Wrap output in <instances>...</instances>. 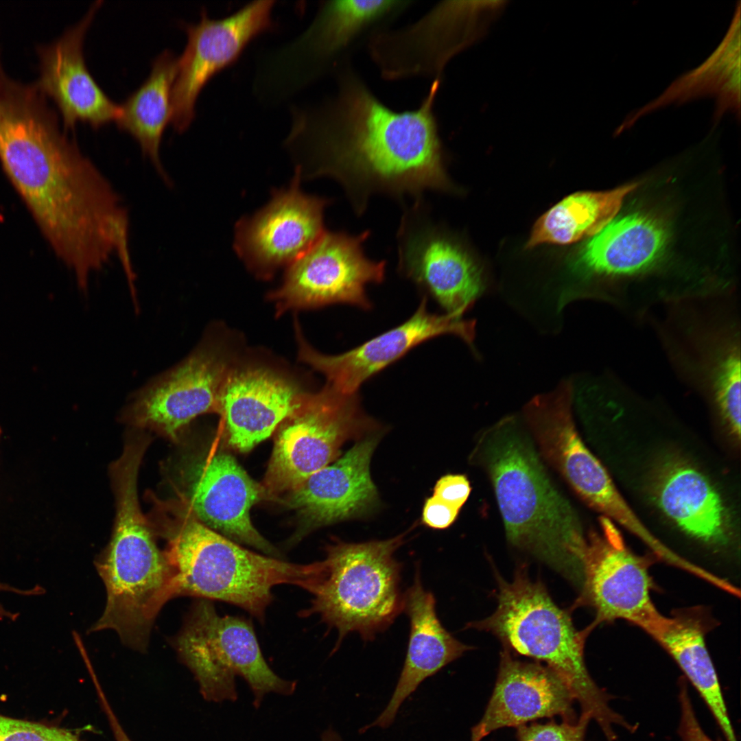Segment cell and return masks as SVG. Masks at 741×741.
Wrapping results in <instances>:
<instances>
[{"instance_id": "obj_1", "label": "cell", "mask_w": 741, "mask_h": 741, "mask_svg": "<svg viewBox=\"0 0 741 741\" xmlns=\"http://www.w3.org/2000/svg\"><path fill=\"white\" fill-rule=\"evenodd\" d=\"M0 162L58 257L79 282L129 242L120 194L34 85L0 76Z\"/></svg>"}, {"instance_id": "obj_2", "label": "cell", "mask_w": 741, "mask_h": 741, "mask_svg": "<svg viewBox=\"0 0 741 741\" xmlns=\"http://www.w3.org/2000/svg\"><path fill=\"white\" fill-rule=\"evenodd\" d=\"M439 85L436 79L418 108L397 112L355 73H344L336 99L307 130L301 178H333L357 216L375 195L415 200L427 190L454 192L434 113Z\"/></svg>"}, {"instance_id": "obj_3", "label": "cell", "mask_w": 741, "mask_h": 741, "mask_svg": "<svg viewBox=\"0 0 741 741\" xmlns=\"http://www.w3.org/2000/svg\"><path fill=\"white\" fill-rule=\"evenodd\" d=\"M492 484L511 545L580 587L588 534L547 472L527 429L513 416L485 430L473 454Z\"/></svg>"}, {"instance_id": "obj_4", "label": "cell", "mask_w": 741, "mask_h": 741, "mask_svg": "<svg viewBox=\"0 0 741 741\" xmlns=\"http://www.w3.org/2000/svg\"><path fill=\"white\" fill-rule=\"evenodd\" d=\"M153 501L151 526L167 541L176 596L233 604L263 624L274 586L293 585L309 591L318 562L296 564L258 554L202 524L180 499Z\"/></svg>"}, {"instance_id": "obj_5", "label": "cell", "mask_w": 741, "mask_h": 741, "mask_svg": "<svg viewBox=\"0 0 741 741\" xmlns=\"http://www.w3.org/2000/svg\"><path fill=\"white\" fill-rule=\"evenodd\" d=\"M139 469L132 461L111 469L115 526L108 547L95 562L107 599L104 613L90 631H115L126 646L144 652L156 615L176 596V589L173 566L157 546L150 522L140 508Z\"/></svg>"}, {"instance_id": "obj_6", "label": "cell", "mask_w": 741, "mask_h": 741, "mask_svg": "<svg viewBox=\"0 0 741 741\" xmlns=\"http://www.w3.org/2000/svg\"><path fill=\"white\" fill-rule=\"evenodd\" d=\"M496 578L495 611L467 627L490 632L510 652L545 663L567 686L580 714L594 721L607 741H614L616 729H627L629 722L613 709L610 695L596 683L586 666L584 646L591 629L578 631L543 583L531 580L525 566L517 569L512 582L497 572Z\"/></svg>"}, {"instance_id": "obj_7", "label": "cell", "mask_w": 741, "mask_h": 741, "mask_svg": "<svg viewBox=\"0 0 741 741\" xmlns=\"http://www.w3.org/2000/svg\"><path fill=\"white\" fill-rule=\"evenodd\" d=\"M649 321L671 369L737 440L741 419L740 302L729 292L667 303Z\"/></svg>"}, {"instance_id": "obj_8", "label": "cell", "mask_w": 741, "mask_h": 741, "mask_svg": "<svg viewBox=\"0 0 741 741\" xmlns=\"http://www.w3.org/2000/svg\"><path fill=\"white\" fill-rule=\"evenodd\" d=\"M405 534L383 541L338 542L327 548L326 558L309 593L310 607L302 618L318 615L338 632L335 652L349 633L373 640L403 611L401 563L394 554L404 543Z\"/></svg>"}, {"instance_id": "obj_9", "label": "cell", "mask_w": 741, "mask_h": 741, "mask_svg": "<svg viewBox=\"0 0 741 741\" xmlns=\"http://www.w3.org/2000/svg\"><path fill=\"white\" fill-rule=\"evenodd\" d=\"M174 644L207 701L236 700L237 676L248 683L256 707L268 693L291 695L296 690V681L281 678L268 665L251 622L220 615L211 600L193 603Z\"/></svg>"}, {"instance_id": "obj_10", "label": "cell", "mask_w": 741, "mask_h": 741, "mask_svg": "<svg viewBox=\"0 0 741 741\" xmlns=\"http://www.w3.org/2000/svg\"><path fill=\"white\" fill-rule=\"evenodd\" d=\"M358 395L327 384L305 400L280 425L265 478L269 494L294 490L336 459L342 444L374 427Z\"/></svg>"}, {"instance_id": "obj_11", "label": "cell", "mask_w": 741, "mask_h": 741, "mask_svg": "<svg viewBox=\"0 0 741 741\" xmlns=\"http://www.w3.org/2000/svg\"><path fill=\"white\" fill-rule=\"evenodd\" d=\"M664 515L701 551L700 569L720 584L739 588V554L729 513L712 482L680 459L663 463L653 481Z\"/></svg>"}, {"instance_id": "obj_12", "label": "cell", "mask_w": 741, "mask_h": 741, "mask_svg": "<svg viewBox=\"0 0 741 741\" xmlns=\"http://www.w3.org/2000/svg\"><path fill=\"white\" fill-rule=\"evenodd\" d=\"M399 273L445 311L462 318L483 291L481 271L463 246L433 219L422 198L403 209L397 233Z\"/></svg>"}, {"instance_id": "obj_13", "label": "cell", "mask_w": 741, "mask_h": 741, "mask_svg": "<svg viewBox=\"0 0 741 741\" xmlns=\"http://www.w3.org/2000/svg\"><path fill=\"white\" fill-rule=\"evenodd\" d=\"M370 231L358 235L325 231L315 244L291 263L282 285L272 293L279 312L347 303L371 307L366 286L385 279L386 262L366 257L363 244Z\"/></svg>"}, {"instance_id": "obj_14", "label": "cell", "mask_w": 741, "mask_h": 741, "mask_svg": "<svg viewBox=\"0 0 741 741\" xmlns=\"http://www.w3.org/2000/svg\"><path fill=\"white\" fill-rule=\"evenodd\" d=\"M301 180L296 169L287 188L274 189L266 205L236 223L235 252L258 276L289 266L325 231L323 214L331 200L303 192Z\"/></svg>"}, {"instance_id": "obj_15", "label": "cell", "mask_w": 741, "mask_h": 741, "mask_svg": "<svg viewBox=\"0 0 741 741\" xmlns=\"http://www.w3.org/2000/svg\"><path fill=\"white\" fill-rule=\"evenodd\" d=\"M652 563L650 557L636 554L628 547L614 522L600 517L598 532L588 534L581 593L576 603L594 610L591 628L618 620L637 626L657 608L650 595Z\"/></svg>"}, {"instance_id": "obj_16", "label": "cell", "mask_w": 741, "mask_h": 741, "mask_svg": "<svg viewBox=\"0 0 741 741\" xmlns=\"http://www.w3.org/2000/svg\"><path fill=\"white\" fill-rule=\"evenodd\" d=\"M228 369L220 351L202 345L134 392L124 418L137 428L154 430L176 441L193 419L218 412Z\"/></svg>"}, {"instance_id": "obj_17", "label": "cell", "mask_w": 741, "mask_h": 741, "mask_svg": "<svg viewBox=\"0 0 741 741\" xmlns=\"http://www.w3.org/2000/svg\"><path fill=\"white\" fill-rule=\"evenodd\" d=\"M273 4V1L252 2L220 20L211 19L202 10L198 23L180 22L187 41L178 56L171 93L170 121L177 132L186 130L193 120L196 99L208 80L269 27Z\"/></svg>"}, {"instance_id": "obj_18", "label": "cell", "mask_w": 741, "mask_h": 741, "mask_svg": "<svg viewBox=\"0 0 741 741\" xmlns=\"http://www.w3.org/2000/svg\"><path fill=\"white\" fill-rule=\"evenodd\" d=\"M180 500L202 524L237 543L281 558L278 550L255 529L251 508L266 491L231 455L215 453L182 467Z\"/></svg>"}, {"instance_id": "obj_19", "label": "cell", "mask_w": 741, "mask_h": 741, "mask_svg": "<svg viewBox=\"0 0 741 741\" xmlns=\"http://www.w3.org/2000/svg\"><path fill=\"white\" fill-rule=\"evenodd\" d=\"M474 327L473 320L430 312L424 296L408 320L355 349L328 355L318 352L301 339L298 356L303 362L323 374L328 384L336 390L356 393L365 381L432 338L454 334L471 345Z\"/></svg>"}, {"instance_id": "obj_20", "label": "cell", "mask_w": 741, "mask_h": 741, "mask_svg": "<svg viewBox=\"0 0 741 741\" xmlns=\"http://www.w3.org/2000/svg\"><path fill=\"white\" fill-rule=\"evenodd\" d=\"M565 683L541 663L515 659L504 648L496 682L482 717L471 731V741H481L506 727L528 725L543 718L572 722L578 716Z\"/></svg>"}, {"instance_id": "obj_21", "label": "cell", "mask_w": 741, "mask_h": 741, "mask_svg": "<svg viewBox=\"0 0 741 741\" xmlns=\"http://www.w3.org/2000/svg\"><path fill=\"white\" fill-rule=\"evenodd\" d=\"M102 2H93L78 23L39 50L40 75L36 85L58 107L64 130L73 129L79 121L98 128L115 121L121 113L120 104L104 92L91 74L84 55L86 33Z\"/></svg>"}, {"instance_id": "obj_22", "label": "cell", "mask_w": 741, "mask_h": 741, "mask_svg": "<svg viewBox=\"0 0 741 741\" xmlns=\"http://www.w3.org/2000/svg\"><path fill=\"white\" fill-rule=\"evenodd\" d=\"M295 384L263 368H228L222 381L218 412L228 442L247 452L271 436L305 400Z\"/></svg>"}, {"instance_id": "obj_23", "label": "cell", "mask_w": 741, "mask_h": 741, "mask_svg": "<svg viewBox=\"0 0 741 741\" xmlns=\"http://www.w3.org/2000/svg\"><path fill=\"white\" fill-rule=\"evenodd\" d=\"M379 440L377 434L359 440L335 462L290 491L287 505L313 527L367 515L378 504L370 462Z\"/></svg>"}, {"instance_id": "obj_24", "label": "cell", "mask_w": 741, "mask_h": 741, "mask_svg": "<svg viewBox=\"0 0 741 741\" xmlns=\"http://www.w3.org/2000/svg\"><path fill=\"white\" fill-rule=\"evenodd\" d=\"M572 392V385L565 381L554 390L533 398L526 406L524 415L539 455L589 504L609 475L576 430Z\"/></svg>"}, {"instance_id": "obj_25", "label": "cell", "mask_w": 741, "mask_h": 741, "mask_svg": "<svg viewBox=\"0 0 741 741\" xmlns=\"http://www.w3.org/2000/svg\"><path fill=\"white\" fill-rule=\"evenodd\" d=\"M715 620L703 607L675 610L666 615L655 609L637 627L674 660L699 693L727 741H738L718 674L705 643Z\"/></svg>"}, {"instance_id": "obj_26", "label": "cell", "mask_w": 741, "mask_h": 741, "mask_svg": "<svg viewBox=\"0 0 741 741\" xmlns=\"http://www.w3.org/2000/svg\"><path fill=\"white\" fill-rule=\"evenodd\" d=\"M410 630L406 657L396 688L388 705L370 727L386 728L397 711L419 684L448 663L471 649L456 639L440 623L436 613V599L425 590L416 566L414 582L404 593V609Z\"/></svg>"}, {"instance_id": "obj_27", "label": "cell", "mask_w": 741, "mask_h": 741, "mask_svg": "<svg viewBox=\"0 0 741 741\" xmlns=\"http://www.w3.org/2000/svg\"><path fill=\"white\" fill-rule=\"evenodd\" d=\"M716 99L713 122L727 112L740 117V1L737 2L722 42L703 63L685 73L657 98L628 115L615 133L632 127L646 115L668 105L682 104L702 97Z\"/></svg>"}, {"instance_id": "obj_28", "label": "cell", "mask_w": 741, "mask_h": 741, "mask_svg": "<svg viewBox=\"0 0 741 741\" xmlns=\"http://www.w3.org/2000/svg\"><path fill=\"white\" fill-rule=\"evenodd\" d=\"M666 235L654 220L629 215L611 220L584 246L579 258L587 275L610 282L639 276L663 249Z\"/></svg>"}, {"instance_id": "obj_29", "label": "cell", "mask_w": 741, "mask_h": 741, "mask_svg": "<svg viewBox=\"0 0 741 741\" xmlns=\"http://www.w3.org/2000/svg\"><path fill=\"white\" fill-rule=\"evenodd\" d=\"M178 64V56L173 51L165 49L159 54L152 60L148 78L120 104L121 113L115 121L119 128L137 140L143 154L169 185L171 180L162 164L160 148L171 119V93Z\"/></svg>"}, {"instance_id": "obj_30", "label": "cell", "mask_w": 741, "mask_h": 741, "mask_svg": "<svg viewBox=\"0 0 741 741\" xmlns=\"http://www.w3.org/2000/svg\"><path fill=\"white\" fill-rule=\"evenodd\" d=\"M636 187L631 184L609 191L578 192L566 197L536 222L526 247L567 244L594 235L613 220L624 197Z\"/></svg>"}, {"instance_id": "obj_31", "label": "cell", "mask_w": 741, "mask_h": 741, "mask_svg": "<svg viewBox=\"0 0 741 741\" xmlns=\"http://www.w3.org/2000/svg\"><path fill=\"white\" fill-rule=\"evenodd\" d=\"M410 3L390 0L329 1L294 50L305 52L312 58H329L351 44L365 29Z\"/></svg>"}, {"instance_id": "obj_32", "label": "cell", "mask_w": 741, "mask_h": 741, "mask_svg": "<svg viewBox=\"0 0 741 741\" xmlns=\"http://www.w3.org/2000/svg\"><path fill=\"white\" fill-rule=\"evenodd\" d=\"M590 719L579 715L572 722L551 720L546 722H531L517 728V741H588L587 728Z\"/></svg>"}, {"instance_id": "obj_33", "label": "cell", "mask_w": 741, "mask_h": 741, "mask_svg": "<svg viewBox=\"0 0 741 741\" xmlns=\"http://www.w3.org/2000/svg\"><path fill=\"white\" fill-rule=\"evenodd\" d=\"M0 741H81L67 729L0 714Z\"/></svg>"}, {"instance_id": "obj_34", "label": "cell", "mask_w": 741, "mask_h": 741, "mask_svg": "<svg viewBox=\"0 0 741 741\" xmlns=\"http://www.w3.org/2000/svg\"><path fill=\"white\" fill-rule=\"evenodd\" d=\"M678 698L680 718L677 731L681 741H720L712 739L703 730L685 683L680 685Z\"/></svg>"}, {"instance_id": "obj_35", "label": "cell", "mask_w": 741, "mask_h": 741, "mask_svg": "<svg viewBox=\"0 0 741 741\" xmlns=\"http://www.w3.org/2000/svg\"><path fill=\"white\" fill-rule=\"evenodd\" d=\"M471 488L467 477L462 474H448L436 483L433 495L460 510L467 501Z\"/></svg>"}, {"instance_id": "obj_36", "label": "cell", "mask_w": 741, "mask_h": 741, "mask_svg": "<svg viewBox=\"0 0 741 741\" xmlns=\"http://www.w3.org/2000/svg\"><path fill=\"white\" fill-rule=\"evenodd\" d=\"M460 509L432 495L427 498L423 508V523L434 529H445L456 520Z\"/></svg>"}, {"instance_id": "obj_37", "label": "cell", "mask_w": 741, "mask_h": 741, "mask_svg": "<svg viewBox=\"0 0 741 741\" xmlns=\"http://www.w3.org/2000/svg\"><path fill=\"white\" fill-rule=\"evenodd\" d=\"M99 704L111 729L115 741H132L123 726L121 725L117 715L115 714L109 703L105 693L101 692L97 695Z\"/></svg>"}, {"instance_id": "obj_38", "label": "cell", "mask_w": 741, "mask_h": 741, "mask_svg": "<svg viewBox=\"0 0 741 741\" xmlns=\"http://www.w3.org/2000/svg\"><path fill=\"white\" fill-rule=\"evenodd\" d=\"M321 741H342L338 734L332 729L326 730L321 736Z\"/></svg>"}, {"instance_id": "obj_39", "label": "cell", "mask_w": 741, "mask_h": 741, "mask_svg": "<svg viewBox=\"0 0 741 741\" xmlns=\"http://www.w3.org/2000/svg\"><path fill=\"white\" fill-rule=\"evenodd\" d=\"M1 428H0V436H1Z\"/></svg>"}, {"instance_id": "obj_40", "label": "cell", "mask_w": 741, "mask_h": 741, "mask_svg": "<svg viewBox=\"0 0 741 741\" xmlns=\"http://www.w3.org/2000/svg\"><path fill=\"white\" fill-rule=\"evenodd\" d=\"M0 71H1V69H0Z\"/></svg>"}]
</instances>
